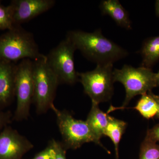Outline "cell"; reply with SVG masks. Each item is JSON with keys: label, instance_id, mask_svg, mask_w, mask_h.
<instances>
[{"label": "cell", "instance_id": "cell-1", "mask_svg": "<svg viewBox=\"0 0 159 159\" xmlns=\"http://www.w3.org/2000/svg\"><path fill=\"white\" fill-rule=\"evenodd\" d=\"M66 38L87 59L97 64L112 63L128 56V51L103 36L100 29L93 32L73 30Z\"/></svg>", "mask_w": 159, "mask_h": 159}, {"label": "cell", "instance_id": "cell-2", "mask_svg": "<svg viewBox=\"0 0 159 159\" xmlns=\"http://www.w3.org/2000/svg\"><path fill=\"white\" fill-rule=\"evenodd\" d=\"M31 32L21 26H15L0 35V61L16 63L19 61L34 60L43 56Z\"/></svg>", "mask_w": 159, "mask_h": 159}, {"label": "cell", "instance_id": "cell-3", "mask_svg": "<svg viewBox=\"0 0 159 159\" xmlns=\"http://www.w3.org/2000/svg\"><path fill=\"white\" fill-rule=\"evenodd\" d=\"M33 102L38 113H44L54 105L56 90L59 84L57 76L47 62L45 55L33 60Z\"/></svg>", "mask_w": 159, "mask_h": 159}, {"label": "cell", "instance_id": "cell-4", "mask_svg": "<svg viewBox=\"0 0 159 159\" xmlns=\"http://www.w3.org/2000/svg\"><path fill=\"white\" fill-rule=\"evenodd\" d=\"M51 109L56 115L57 124L62 137L61 144L66 150L77 149L89 142H94L104 148L86 121L75 119L68 112L59 110L54 105Z\"/></svg>", "mask_w": 159, "mask_h": 159}, {"label": "cell", "instance_id": "cell-5", "mask_svg": "<svg viewBox=\"0 0 159 159\" xmlns=\"http://www.w3.org/2000/svg\"><path fill=\"white\" fill-rule=\"evenodd\" d=\"M113 74L114 82H120L125 87L126 95L122 108L137 95L147 93L157 87L156 73L151 69L124 65L121 69H114Z\"/></svg>", "mask_w": 159, "mask_h": 159}, {"label": "cell", "instance_id": "cell-6", "mask_svg": "<svg viewBox=\"0 0 159 159\" xmlns=\"http://www.w3.org/2000/svg\"><path fill=\"white\" fill-rule=\"evenodd\" d=\"M113 64H97L92 71L78 73L84 93L92 102L99 104L109 101L114 94Z\"/></svg>", "mask_w": 159, "mask_h": 159}, {"label": "cell", "instance_id": "cell-7", "mask_svg": "<svg viewBox=\"0 0 159 159\" xmlns=\"http://www.w3.org/2000/svg\"><path fill=\"white\" fill-rule=\"evenodd\" d=\"M76 50L70 41L66 38L46 55L47 62L57 76L59 84L73 85L79 81L74 61Z\"/></svg>", "mask_w": 159, "mask_h": 159}, {"label": "cell", "instance_id": "cell-8", "mask_svg": "<svg viewBox=\"0 0 159 159\" xmlns=\"http://www.w3.org/2000/svg\"><path fill=\"white\" fill-rule=\"evenodd\" d=\"M33 94V60L23 59L17 64L16 68L15 97L17 104L13 119L20 121L28 119Z\"/></svg>", "mask_w": 159, "mask_h": 159}, {"label": "cell", "instance_id": "cell-9", "mask_svg": "<svg viewBox=\"0 0 159 159\" xmlns=\"http://www.w3.org/2000/svg\"><path fill=\"white\" fill-rule=\"evenodd\" d=\"M54 0H12L9 5L14 26L21 25L54 7Z\"/></svg>", "mask_w": 159, "mask_h": 159}, {"label": "cell", "instance_id": "cell-10", "mask_svg": "<svg viewBox=\"0 0 159 159\" xmlns=\"http://www.w3.org/2000/svg\"><path fill=\"white\" fill-rule=\"evenodd\" d=\"M33 145L25 137L10 127L0 133V159H21Z\"/></svg>", "mask_w": 159, "mask_h": 159}, {"label": "cell", "instance_id": "cell-11", "mask_svg": "<svg viewBox=\"0 0 159 159\" xmlns=\"http://www.w3.org/2000/svg\"><path fill=\"white\" fill-rule=\"evenodd\" d=\"M17 64L0 61V107L9 105L15 97Z\"/></svg>", "mask_w": 159, "mask_h": 159}, {"label": "cell", "instance_id": "cell-12", "mask_svg": "<svg viewBox=\"0 0 159 159\" xmlns=\"http://www.w3.org/2000/svg\"><path fill=\"white\" fill-rule=\"evenodd\" d=\"M99 8L103 15L110 16L118 26L127 30L132 29V23L128 12L118 0H103Z\"/></svg>", "mask_w": 159, "mask_h": 159}, {"label": "cell", "instance_id": "cell-13", "mask_svg": "<svg viewBox=\"0 0 159 159\" xmlns=\"http://www.w3.org/2000/svg\"><path fill=\"white\" fill-rule=\"evenodd\" d=\"M109 116L99 108V104L92 102V107L86 120L92 132L99 141L104 136Z\"/></svg>", "mask_w": 159, "mask_h": 159}, {"label": "cell", "instance_id": "cell-14", "mask_svg": "<svg viewBox=\"0 0 159 159\" xmlns=\"http://www.w3.org/2000/svg\"><path fill=\"white\" fill-rule=\"evenodd\" d=\"M142 66L151 68L159 61V35L145 40L140 51Z\"/></svg>", "mask_w": 159, "mask_h": 159}, {"label": "cell", "instance_id": "cell-15", "mask_svg": "<svg viewBox=\"0 0 159 159\" xmlns=\"http://www.w3.org/2000/svg\"><path fill=\"white\" fill-rule=\"evenodd\" d=\"M127 125L126 122L109 116L108 124L106 128L104 136L109 137L113 143L116 159H119V144Z\"/></svg>", "mask_w": 159, "mask_h": 159}, {"label": "cell", "instance_id": "cell-16", "mask_svg": "<svg viewBox=\"0 0 159 159\" xmlns=\"http://www.w3.org/2000/svg\"><path fill=\"white\" fill-rule=\"evenodd\" d=\"M152 93V91H150L142 95V97L134 107L142 116L148 119L156 116L158 112L157 104Z\"/></svg>", "mask_w": 159, "mask_h": 159}, {"label": "cell", "instance_id": "cell-17", "mask_svg": "<svg viewBox=\"0 0 159 159\" xmlns=\"http://www.w3.org/2000/svg\"><path fill=\"white\" fill-rule=\"evenodd\" d=\"M139 159H159V145L145 139L141 145Z\"/></svg>", "mask_w": 159, "mask_h": 159}, {"label": "cell", "instance_id": "cell-18", "mask_svg": "<svg viewBox=\"0 0 159 159\" xmlns=\"http://www.w3.org/2000/svg\"><path fill=\"white\" fill-rule=\"evenodd\" d=\"M14 27L10 7L4 6L0 1V30L8 31Z\"/></svg>", "mask_w": 159, "mask_h": 159}, {"label": "cell", "instance_id": "cell-19", "mask_svg": "<svg viewBox=\"0 0 159 159\" xmlns=\"http://www.w3.org/2000/svg\"><path fill=\"white\" fill-rule=\"evenodd\" d=\"M56 152L54 147L49 142L47 148L37 154L31 159H55Z\"/></svg>", "mask_w": 159, "mask_h": 159}, {"label": "cell", "instance_id": "cell-20", "mask_svg": "<svg viewBox=\"0 0 159 159\" xmlns=\"http://www.w3.org/2000/svg\"><path fill=\"white\" fill-rule=\"evenodd\" d=\"M50 143L54 147L56 152L55 159H66V149L61 142L55 140H51Z\"/></svg>", "mask_w": 159, "mask_h": 159}, {"label": "cell", "instance_id": "cell-21", "mask_svg": "<svg viewBox=\"0 0 159 159\" xmlns=\"http://www.w3.org/2000/svg\"><path fill=\"white\" fill-rule=\"evenodd\" d=\"M145 140L155 143L159 142V124L148 129Z\"/></svg>", "mask_w": 159, "mask_h": 159}, {"label": "cell", "instance_id": "cell-22", "mask_svg": "<svg viewBox=\"0 0 159 159\" xmlns=\"http://www.w3.org/2000/svg\"><path fill=\"white\" fill-rule=\"evenodd\" d=\"M11 117L10 111H0V130L10 122Z\"/></svg>", "mask_w": 159, "mask_h": 159}, {"label": "cell", "instance_id": "cell-23", "mask_svg": "<svg viewBox=\"0 0 159 159\" xmlns=\"http://www.w3.org/2000/svg\"><path fill=\"white\" fill-rule=\"evenodd\" d=\"M152 97H153V98H154V99H155L156 101L157 102V104L158 106V112L156 116L157 118H158L159 119V95H156L155 94H154L153 93H152Z\"/></svg>", "mask_w": 159, "mask_h": 159}, {"label": "cell", "instance_id": "cell-24", "mask_svg": "<svg viewBox=\"0 0 159 159\" xmlns=\"http://www.w3.org/2000/svg\"><path fill=\"white\" fill-rule=\"evenodd\" d=\"M155 11L157 16L159 17V0H157L156 2Z\"/></svg>", "mask_w": 159, "mask_h": 159}, {"label": "cell", "instance_id": "cell-25", "mask_svg": "<svg viewBox=\"0 0 159 159\" xmlns=\"http://www.w3.org/2000/svg\"><path fill=\"white\" fill-rule=\"evenodd\" d=\"M155 78L157 87H158L159 86V71L157 73H156Z\"/></svg>", "mask_w": 159, "mask_h": 159}]
</instances>
